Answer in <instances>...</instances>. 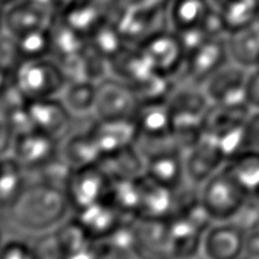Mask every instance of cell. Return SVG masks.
<instances>
[{
  "instance_id": "obj_34",
  "label": "cell",
  "mask_w": 259,
  "mask_h": 259,
  "mask_svg": "<svg viewBox=\"0 0 259 259\" xmlns=\"http://www.w3.org/2000/svg\"><path fill=\"white\" fill-rule=\"evenodd\" d=\"M253 70H258V71H259V61H258V64H256V67H255Z\"/></svg>"
},
{
  "instance_id": "obj_5",
  "label": "cell",
  "mask_w": 259,
  "mask_h": 259,
  "mask_svg": "<svg viewBox=\"0 0 259 259\" xmlns=\"http://www.w3.org/2000/svg\"><path fill=\"white\" fill-rule=\"evenodd\" d=\"M250 70L232 61L225 64L203 87L212 105L219 106H249L247 80ZM250 108V106H249Z\"/></svg>"
},
{
  "instance_id": "obj_6",
  "label": "cell",
  "mask_w": 259,
  "mask_h": 259,
  "mask_svg": "<svg viewBox=\"0 0 259 259\" xmlns=\"http://www.w3.org/2000/svg\"><path fill=\"white\" fill-rule=\"evenodd\" d=\"M11 156L27 171L36 173L61 156V141L39 131H29L17 135Z\"/></svg>"
},
{
  "instance_id": "obj_13",
  "label": "cell",
  "mask_w": 259,
  "mask_h": 259,
  "mask_svg": "<svg viewBox=\"0 0 259 259\" xmlns=\"http://www.w3.org/2000/svg\"><path fill=\"white\" fill-rule=\"evenodd\" d=\"M58 15L59 14L52 8L32 2L15 0L6 6L3 29L14 35H21L36 29H50Z\"/></svg>"
},
{
  "instance_id": "obj_8",
  "label": "cell",
  "mask_w": 259,
  "mask_h": 259,
  "mask_svg": "<svg viewBox=\"0 0 259 259\" xmlns=\"http://www.w3.org/2000/svg\"><path fill=\"white\" fill-rule=\"evenodd\" d=\"M138 99L134 91L118 79H102L97 83L94 117L99 120L134 118L138 109Z\"/></svg>"
},
{
  "instance_id": "obj_33",
  "label": "cell",
  "mask_w": 259,
  "mask_h": 259,
  "mask_svg": "<svg viewBox=\"0 0 259 259\" xmlns=\"http://www.w3.org/2000/svg\"><path fill=\"white\" fill-rule=\"evenodd\" d=\"M3 2H5L6 5H9V3H12V2H15V0H3Z\"/></svg>"
},
{
  "instance_id": "obj_20",
  "label": "cell",
  "mask_w": 259,
  "mask_h": 259,
  "mask_svg": "<svg viewBox=\"0 0 259 259\" xmlns=\"http://www.w3.org/2000/svg\"><path fill=\"white\" fill-rule=\"evenodd\" d=\"M97 83L94 80H71L67 83L59 99L74 118L94 115Z\"/></svg>"
},
{
  "instance_id": "obj_24",
  "label": "cell",
  "mask_w": 259,
  "mask_h": 259,
  "mask_svg": "<svg viewBox=\"0 0 259 259\" xmlns=\"http://www.w3.org/2000/svg\"><path fill=\"white\" fill-rule=\"evenodd\" d=\"M0 259H38L32 244L23 240H8L0 246Z\"/></svg>"
},
{
  "instance_id": "obj_27",
  "label": "cell",
  "mask_w": 259,
  "mask_h": 259,
  "mask_svg": "<svg viewBox=\"0 0 259 259\" xmlns=\"http://www.w3.org/2000/svg\"><path fill=\"white\" fill-rule=\"evenodd\" d=\"M168 0H115V6L126 11H153L167 6Z\"/></svg>"
},
{
  "instance_id": "obj_14",
  "label": "cell",
  "mask_w": 259,
  "mask_h": 259,
  "mask_svg": "<svg viewBox=\"0 0 259 259\" xmlns=\"http://www.w3.org/2000/svg\"><path fill=\"white\" fill-rule=\"evenodd\" d=\"M123 214L115 209L109 202L102 200L94 205H90L83 209L76 211L74 222L94 240H106L124 220Z\"/></svg>"
},
{
  "instance_id": "obj_23",
  "label": "cell",
  "mask_w": 259,
  "mask_h": 259,
  "mask_svg": "<svg viewBox=\"0 0 259 259\" xmlns=\"http://www.w3.org/2000/svg\"><path fill=\"white\" fill-rule=\"evenodd\" d=\"M21 62L23 56L18 47L17 36L3 29L0 32V68L14 76Z\"/></svg>"
},
{
  "instance_id": "obj_30",
  "label": "cell",
  "mask_w": 259,
  "mask_h": 259,
  "mask_svg": "<svg viewBox=\"0 0 259 259\" xmlns=\"http://www.w3.org/2000/svg\"><path fill=\"white\" fill-rule=\"evenodd\" d=\"M12 85H14V76L0 68V100L12 88Z\"/></svg>"
},
{
  "instance_id": "obj_35",
  "label": "cell",
  "mask_w": 259,
  "mask_h": 259,
  "mask_svg": "<svg viewBox=\"0 0 259 259\" xmlns=\"http://www.w3.org/2000/svg\"><path fill=\"white\" fill-rule=\"evenodd\" d=\"M161 259H176V258H171V256H167V258H161Z\"/></svg>"
},
{
  "instance_id": "obj_16",
  "label": "cell",
  "mask_w": 259,
  "mask_h": 259,
  "mask_svg": "<svg viewBox=\"0 0 259 259\" xmlns=\"http://www.w3.org/2000/svg\"><path fill=\"white\" fill-rule=\"evenodd\" d=\"M225 32L232 33L259 23V0H211Z\"/></svg>"
},
{
  "instance_id": "obj_22",
  "label": "cell",
  "mask_w": 259,
  "mask_h": 259,
  "mask_svg": "<svg viewBox=\"0 0 259 259\" xmlns=\"http://www.w3.org/2000/svg\"><path fill=\"white\" fill-rule=\"evenodd\" d=\"M18 47L23 56V61L38 59L52 56V36L50 29H36L29 30L21 35H15Z\"/></svg>"
},
{
  "instance_id": "obj_3",
  "label": "cell",
  "mask_w": 259,
  "mask_h": 259,
  "mask_svg": "<svg viewBox=\"0 0 259 259\" xmlns=\"http://www.w3.org/2000/svg\"><path fill=\"white\" fill-rule=\"evenodd\" d=\"M67 83L61 64L52 56L23 61L14 74V85L27 102L61 97Z\"/></svg>"
},
{
  "instance_id": "obj_7",
  "label": "cell",
  "mask_w": 259,
  "mask_h": 259,
  "mask_svg": "<svg viewBox=\"0 0 259 259\" xmlns=\"http://www.w3.org/2000/svg\"><path fill=\"white\" fill-rule=\"evenodd\" d=\"M108 188L109 178L105 175L100 165H91L70 170L64 185V193L70 206L74 208V211H79L105 200Z\"/></svg>"
},
{
  "instance_id": "obj_15",
  "label": "cell",
  "mask_w": 259,
  "mask_h": 259,
  "mask_svg": "<svg viewBox=\"0 0 259 259\" xmlns=\"http://www.w3.org/2000/svg\"><path fill=\"white\" fill-rule=\"evenodd\" d=\"M61 158L71 170H74L99 165L103 155L93 140L88 127L85 132H70L68 137L61 141Z\"/></svg>"
},
{
  "instance_id": "obj_18",
  "label": "cell",
  "mask_w": 259,
  "mask_h": 259,
  "mask_svg": "<svg viewBox=\"0 0 259 259\" xmlns=\"http://www.w3.org/2000/svg\"><path fill=\"white\" fill-rule=\"evenodd\" d=\"M229 59L244 68L253 70L259 61V23L246 29L226 33Z\"/></svg>"
},
{
  "instance_id": "obj_9",
  "label": "cell",
  "mask_w": 259,
  "mask_h": 259,
  "mask_svg": "<svg viewBox=\"0 0 259 259\" xmlns=\"http://www.w3.org/2000/svg\"><path fill=\"white\" fill-rule=\"evenodd\" d=\"M246 231L232 222L211 223L203 235L200 256L205 259H244Z\"/></svg>"
},
{
  "instance_id": "obj_28",
  "label": "cell",
  "mask_w": 259,
  "mask_h": 259,
  "mask_svg": "<svg viewBox=\"0 0 259 259\" xmlns=\"http://www.w3.org/2000/svg\"><path fill=\"white\" fill-rule=\"evenodd\" d=\"M244 259H259V226L246 231Z\"/></svg>"
},
{
  "instance_id": "obj_11",
  "label": "cell",
  "mask_w": 259,
  "mask_h": 259,
  "mask_svg": "<svg viewBox=\"0 0 259 259\" xmlns=\"http://www.w3.org/2000/svg\"><path fill=\"white\" fill-rule=\"evenodd\" d=\"M90 134L103 156L137 146L138 141V129L134 118H94Z\"/></svg>"
},
{
  "instance_id": "obj_2",
  "label": "cell",
  "mask_w": 259,
  "mask_h": 259,
  "mask_svg": "<svg viewBox=\"0 0 259 259\" xmlns=\"http://www.w3.org/2000/svg\"><path fill=\"white\" fill-rule=\"evenodd\" d=\"M197 199L208 219L215 223L232 222L252 197L223 167L197 187Z\"/></svg>"
},
{
  "instance_id": "obj_1",
  "label": "cell",
  "mask_w": 259,
  "mask_h": 259,
  "mask_svg": "<svg viewBox=\"0 0 259 259\" xmlns=\"http://www.w3.org/2000/svg\"><path fill=\"white\" fill-rule=\"evenodd\" d=\"M70 203L62 188L46 182L27 184L15 203L6 209L9 220L26 232H50L61 226Z\"/></svg>"
},
{
  "instance_id": "obj_29",
  "label": "cell",
  "mask_w": 259,
  "mask_h": 259,
  "mask_svg": "<svg viewBox=\"0 0 259 259\" xmlns=\"http://www.w3.org/2000/svg\"><path fill=\"white\" fill-rule=\"evenodd\" d=\"M247 103L252 109H259V71L250 70L247 80Z\"/></svg>"
},
{
  "instance_id": "obj_19",
  "label": "cell",
  "mask_w": 259,
  "mask_h": 259,
  "mask_svg": "<svg viewBox=\"0 0 259 259\" xmlns=\"http://www.w3.org/2000/svg\"><path fill=\"white\" fill-rule=\"evenodd\" d=\"M29 175L11 155L0 158V211L9 209L27 187Z\"/></svg>"
},
{
  "instance_id": "obj_17",
  "label": "cell",
  "mask_w": 259,
  "mask_h": 259,
  "mask_svg": "<svg viewBox=\"0 0 259 259\" xmlns=\"http://www.w3.org/2000/svg\"><path fill=\"white\" fill-rule=\"evenodd\" d=\"M211 11V0H168V29L173 32H181L190 27L200 26Z\"/></svg>"
},
{
  "instance_id": "obj_10",
  "label": "cell",
  "mask_w": 259,
  "mask_h": 259,
  "mask_svg": "<svg viewBox=\"0 0 259 259\" xmlns=\"http://www.w3.org/2000/svg\"><path fill=\"white\" fill-rule=\"evenodd\" d=\"M27 112L35 131L64 141L71 129L74 117L59 97L27 102Z\"/></svg>"
},
{
  "instance_id": "obj_31",
  "label": "cell",
  "mask_w": 259,
  "mask_h": 259,
  "mask_svg": "<svg viewBox=\"0 0 259 259\" xmlns=\"http://www.w3.org/2000/svg\"><path fill=\"white\" fill-rule=\"evenodd\" d=\"M6 3L0 0V32L3 30V23H5V12H6Z\"/></svg>"
},
{
  "instance_id": "obj_25",
  "label": "cell",
  "mask_w": 259,
  "mask_h": 259,
  "mask_svg": "<svg viewBox=\"0 0 259 259\" xmlns=\"http://www.w3.org/2000/svg\"><path fill=\"white\" fill-rule=\"evenodd\" d=\"M97 259H146L137 249L117 247L105 241H99V258Z\"/></svg>"
},
{
  "instance_id": "obj_32",
  "label": "cell",
  "mask_w": 259,
  "mask_h": 259,
  "mask_svg": "<svg viewBox=\"0 0 259 259\" xmlns=\"http://www.w3.org/2000/svg\"><path fill=\"white\" fill-rule=\"evenodd\" d=\"M252 199H253V200H255V202H256V203L259 205V188H258V191H256V193L252 196Z\"/></svg>"
},
{
  "instance_id": "obj_26",
  "label": "cell",
  "mask_w": 259,
  "mask_h": 259,
  "mask_svg": "<svg viewBox=\"0 0 259 259\" xmlns=\"http://www.w3.org/2000/svg\"><path fill=\"white\" fill-rule=\"evenodd\" d=\"M246 147L247 152L259 153V109H252L246 121Z\"/></svg>"
},
{
  "instance_id": "obj_12",
  "label": "cell",
  "mask_w": 259,
  "mask_h": 259,
  "mask_svg": "<svg viewBox=\"0 0 259 259\" xmlns=\"http://www.w3.org/2000/svg\"><path fill=\"white\" fill-rule=\"evenodd\" d=\"M150 58L155 70L164 76H178L185 62V50L173 30H162L140 46Z\"/></svg>"
},
{
  "instance_id": "obj_36",
  "label": "cell",
  "mask_w": 259,
  "mask_h": 259,
  "mask_svg": "<svg viewBox=\"0 0 259 259\" xmlns=\"http://www.w3.org/2000/svg\"><path fill=\"white\" fill-rule=\"evenodd\" d=\"M0 241H2V231H0ZM0 246H2V243H0Z\"/></svg>"
},
{
  "instance_id": "obj_37",
  "label": "cell",
  "mask_w": 259,
  "mask_h": 259,
  "mask_svg": "<svg viewBox=\"0 0 259 259\" xmlns=\"http://www.w3.org/2000/svg\"><path fill=\"white\" fill-rule=\"evenodd\" d=\"M197 259H205V258H202V256H200V258H197Z\"/></svg>"
},
{
  "instance_id": "obj_21",
  "label": "cell",
  "mask_w": 259,
  "mask_h": 259,
  "mask_svg": "<svg viewBox=\"0 0 259 259\" xmlns=\"http://www.w3.org/2000/svg\"><path fill=\"white\" fill-rule=\"evenodd\" d=\"M226 170L252 197L259 188V153L244 152L225 164Z\"/></svg>"
},
{
  "instance_id": "obj_4",
  "label": "cell",
  "mask_w": 259,
  "mask_h": 259,
  "mask_svg": "<svg viewBox=\"0 0 259 259\" xmlns=\"http://www.w3.org/2000/svg\"><path fill=\"white\" fill-rule=\"evenodd\" d=\"M229 61L226 35L209 38L202 46L187 53L182 70L178 74V85L182 83L203 88L205 83Z\"/></svg>"
}]
</instances>
